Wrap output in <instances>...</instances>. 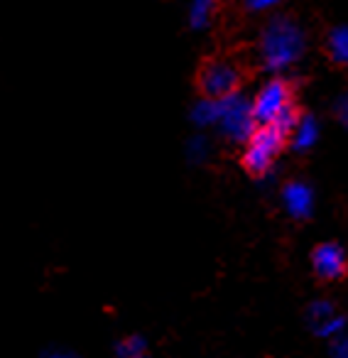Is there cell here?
Returning <instances> with one entry per match:
<instances>
[{"mask_svg":"<svg viewBox=\"0 0 348 358\" xmlns=\"http://www.w3.org/2000/svg\"><path fill=\"white\" fill-rule=\"evenodd\" d=\"M307 47V37L299 22L287 15H275L260 32V59L268 71H284L299 62Z\"/></svg>","mask_w":348,"mask_h":358,"instance_id":"1","label":"cell"},{"mask_svg":"<svg viewBox=\"0 0 348 358\" xmlns=\"http://www.w3.org/2000/svg\"><path fill=\"white\" fill-rule=\"evenodd\" d=\"M287 143L289 135L280 125H258L255 133L248 138V143H245L243 155H240L245 172H250L253 177H265L275 167L280 152H282Z\"/></svg>","mask_w":348,"mask_h":358,"instance_id":"2","label":"cell"},{"mask_svg":"<svg viewBox=\"0 0 348 358\" xmlns=\"http://www.w3.org/2000/svg\"><path fill=\"white\" fill-rule=\"evenodd\" d=\"M216 128L233 143H248V138L258 128V120L253 113V101L243 94H231L219 99V123Z\"/></svg>","mask_w":348,"mask_h":358,"instance_id":"3","label":"cell"},{"mask_svg":"<svg viewBox=\"0 0 348 358\" xmlns=\"http://www.w3.org/2000/svg\"><path fill=\"white\" fill-rule=\"evenodd\" d=\"M292 99H294V94L287 79L273 76L270 81H265L253 99V113H255L258 125H270L282 118L287 110L294 108Z\"/></svg>","mask_w":348,"mask_h":358,"instance_id":"4","label":"cell"},{"mask_svg":"<svg viewBox=\"0 0 348 358\" xmlns=\"http://www.w3.org/2000/svg\"><path fill=\"white\" fill-rule=\"evenodd\" d=\"M240 69L231 59H206L199 69V89L209 99H226L238 94Z\"/></svg>","mask_w":348,"mask_h":358,"instance_id":"5","label":"cell"},{"mask_svg":"<svg viewBox=\"0 0 348 358\" xmlns=\"http://www.w3.org/2000/svg\"><path fill=\"white\" fill-rule=\"evenodd\" d=\"M312 268L319 278L338 280L346 275L348 255L338 243H321L312 250Z\"/></svg>","mask_w":348,"mask_h":358,"instance_id":"6","label":"cell"},{"mask_svg":"<svg viewBox=\"0 0 348 358\" xmlns=\"http://www.w3.org/2000/svg\"><path fill=\"white\" fill-rule=\"evenodd\" d=\"M282 206L292 219L304 221L314 211V192L307 182H289L282 189Z\"/></svg>","mask_w":348,"mask_h":358,"instance_id":"7","label":"cell"},{"mask_svg":"<svg viewBox=\"0 0 348 358\" xmlns=\"http://www.w3.org/2000/svg\"><path fill=\"white\" fill-rule=\"evenodd\" d=\"M317 140H319V123L314 120V115H307V113L299 115L292 138H289L292 148L297 150V152H307V150H312L314 145H317Z\"/></svg>","mask_w":348,"mask_h":358,"instance_id":"8","label":"cell"},{"mask_svg":"<svg viewBox=\"0 0 348 358\" xmlns=\"http://www.w3.org/2000/svg\"><path fill=\"white\" fill-rule=\"evenodd\" d=\"M326 52L338 66L348 69V27H333L326 37Z\"/></svg>","mask_w":348,"mask_h":358,"instance_id":"9","label":"cell"},{"mask_svg":"<svg viewBox=\"0 0 348 358\" xmlns=\"http://www.w3.org/2000/svg\"><path fill=\"white\" fill-rule=\"evenodd\" d=\"M191 120L201 128H216V123H219V99L201 96L191 108Z\"/></svg>","mask_w":348,"mask_h":358,"instance_id":"10","label":"cell"},{"mask_svg":"<svg viewBox=\"0 0 348 358\" xmlns=\"http://www.w3.org/2000/svg\"><path fill=\"white\" fill-rule=\"evenodd\" d=\"M216 8H219V0H191L189 25L194 27V30H204V27H209Z\"/></svg>","mask_w":348,"mask_h":358,"instance_id":"11","label":"cell"},{"mask_svg":"<svg viewBox=\"0 0 348 358\" xmlns=\"http://www.w3.org/2000/svg\"><path fill=\"white\" fill-rule=\"evenodd\" d=\"M115 356L118 358H138L145 356V338L133 334V336H125L123 341L115 343Z\"/></svg>","mask_w":348,"mask_h":358,"instance_id":"12","label":"cell"},{"mask_svg":"<svg viewBox=\"0 0 348 358\" xmlns=\"http://www.w3.org/2000/svg\"><path fill=\"white\" fill-rule=\"evenodd\" d=\"M333 314H336V309H333V304L328 302V299H317V302H312L307 309V319H309V324H312V329H317L319 324H324L328 317H333Z\"/></svg>","mask_w":348,"mask_h":358,"instance_id":"13","label":"cell"},{"mask_svg":"<svg viewBox=\"0 0 348 358\" xmlns=\"http://www.w3.org/2000/svg\"><path fill=\"white\" fill-rule=\"evenodd\" d=\"M317 336H321V338H338L341 334H346V317H341V314H333V317H328L324 324H319L317 329Z\"/></svg>","mask_w":348,"mask_h":358,"instance_id":"14","label":"cell"},{"mask_svg":"<svg viewBox=\"0 0 348 358\" xmlns=\"http://www.w3.org/2000/svg\"><path fill=\"white\" fill-rule=\"evenodd\" d=\"M206 152H209V143H206L204 138H194L189 145H187V155H189V159H194V162L204 159Z\"/></svg>","mask_w":348,"mask_h":358,"instance_id":"15","label":"cell"},{"mask_svg":"<svg viewBox=\"0 0 348 358\" xmlns=\"http://www.w3.org/2000/svg\"><path fill=\"white\" fill-rule=\"evenodd\" d=\"M333 113H336L338 123H341L343 128H348V91L336 99V103H333Z\"/></svg>","mask_w":348,"mask_h":358,"instance_id":"16","label":"cell"},{"mask_svg":"<svg viewBox=\"0 0 348 358\" xmlns=\"http://www.w3.org/2000/svg\"><path fill=\"white\" fill-rule=\"evenodd\" d=\"M331 356L333 358H348V331L331 341Z\"/></svg>","mask_w":348,"mask_h":358,"instance_id":"17","label":"cell"},{"mask_svg":"<svg viewBox=\"0 0 348 358\" xmlns=\"http://www.w3.org/2000/svg\"><path fill=\"white\" fill-rule=\"evenodd\" d=\"M243 3H245V8H248V10L263 13V10H270V8L280 6L282 0H243Z\"/></svg>","mask_w":348,"mask_h":358,"instance_id":"18","label":"cell"},{"mask_svg":"<svg viewBox=\"0 0 348 358\" xmlns=\"http://www.w3.org/2000/svg\"><path fill=\"white\" fill-rule=\"evenodd\" d=\"M42 358H79V356L71 351H64V348H50V351L42 353Z\"/></svg>","mask_w":348,"mask_h":358,"instance_id":"19","label":"cell"},{"mask_svg":"<svg viewBox=\"0 0 348 358\" xmlns=\"http://www.w3.org/2000/svg\"><path fill=\"white\" fill-rule=\"evenodd\" d=\"M138 358H145V356H138Z\"/></svg>","mask_w":348,"mask_h":358,"instance_id":"20","label":"cell"}]
</instances>
